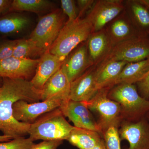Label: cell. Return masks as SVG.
Instances as JSON below:
<instances>
[{
	"mask_svg": "<svg viewBox=\"0 0 149 149\" xmlns=\"http://www.w3.org/2000/svg\"><path fill=\"white\" fill-rule=\"evenodd\" d=\"M41 95L42 91L35 88L29 80L3 78L0 89V131L3 135L14 139L28 135L30 124L15 119L13 105L19 100L40 101Z\"/></svg>",
	"mask_w": 149,
	"mask_h": 149,
	"instance_id": "1",
	"label": "cell"
},
{
	"mask_svg": "<svg viewBox=\"0 0 149 149\" xmlns=\"http://www.w3.org/2000/svg\"><path fill=\"white\" fill-rule=\"evenodd\" d=\"M74 128L58 108L43 115L30 124L28 135L33 141H63L67 140Z\"/></svg>",
	"mask_w": 149,
	"mask_h": 149,
	"instance_id": "2",
	"label": "cell"
},
{
	"mask_svg": "<svg viewBox=\"0 0 149 149\" xmlns=\"http://www.w3.org/2000/svg\"><path fill=\"white\" fill-rule=\"evenodd\" d=\"M93 32L92 24L86 17L66 22L49 52L64 61L73 50L87 41Z\"/></svg>",
	"mask_w": 149,
	"mask_h": 149,
	"instance_id": "3",
	"label": "cell"
},
{
	"mask_svg": "<svg viewBox=\"0 0 149 149\" xmlns=\"http://www.w3.org/2000/svg\"><path fill=\"white\" fill-rule=\"evenodd\" d=\"M108 97L120 105L123 120L137 121L149 111V100L139 95L133 84L115 85L109 90Z\"/></svg>",
	"mask_w": 149,
	"mask_h": 149,
	"instance_id": "4",
	"label": "cell"
},
{
	"mask_svg": "<svg viewBox=\"0 0 149 149\" xmlns=\"http://www.w3.org/2000/svg\"><path fill=\"white\" fill-rule=\"evenodd\" d=\"M111 88L107 87L100 89L90 100L84 102L89 109L98 115L97 123L102 133L112 125L120 126L123 120L120 105L108 97V93Z\"/></svg>",
	"mask_w": 149,
	"mask_h": 149,
	"instance_id": "5",
	"label": "cell"
},
{
	"mask_svg": "<svg viewBox=\"0 0 149 149\" xmlns=\"http://www.w3.org/2000/svg\"><path fill=\"white\" fill-rule=\"evenodd\" d=\"M61 9L41 17L29 39L44 53L49 51L64 25V17Z\"/></svg>",
	"mask_w": 149,
	"mask_h": 149,
	"instance_id": "6",
	"label": "cell"
},
{
	"mask_svg": "<svg viewBox=\"0 0 149 149\" xmlns=\"http://www.w3.org/2000/svg\"><path fill=\"white\" fill-rule=\"evenodd\" d=\"M149 58V37H140L123 41L113 46L103 61H124L129 63Z\"/></svg>",
	"mask_w": 149,
	"mask_h": 149,
	"instance_id": "7",
	"label": "cell"
},
{
	"mask_svg": "<svg viewBox=\"0 0 149 149\" xmlns=\"http://www.w3.org/2000/svg\"><path fill=\"white\" fill-rule=\"evenodd\" d=\"M66 101L58 97L32 103L18 101L13 105V116L19 122L31 124L43 115L60 107Z\"/></svg>",
	"mask_w": 149,
	"mask_h": 149,
	"instance_id": "8",
	"label": "cell"
},
{
	"mask_svg": "<svg viewBox=\"0 0 149 149\" xmlns=\"http://www.w3.org/2000/svg\"><path fill=\"white\" fill-rule=\"evenodd\" d=\"M122 0H98L86 17L92 24L93 32L102 30L125 10Z\"/></svg>",
	"mask_w": 149,
	"mask_h": 149,
	"instance_id": "9",
	"label": "cell"
},
{
	"mask_svg": "<svg viewBox=\"0 0 149 149\" xmlns=\"http://www.w3.org/2000/svg\"><path fill=\"white\" fill-rule=\"evenodd\" d=\"M118 132L120 141L129 143L126 149H149V121L145 118L137 121L123 120Z\"/></svg>",
	"mask_w": 149,
	"mask_h": 149,
	"instance_id": "10",
	"label": "cell"
},
{
	"mask_svg": "<svg viewBox=\"0 0 149 149\" xmlns=\"http://www.w3.org/2000/svg\"><path fill=\"white\" fill-rule=\"evenodd\" d=\"M60 109L65 117H67L72 122L74 127L93 130L102 134L98 123L83 102L69 100L65 102Z\"/></svg>",
	"mask_w": 149,
	"mask_h": 149,
	"instance_id": "11",
	"label": "cell"
},
{
	"mask_svg": "<svg viewBox=\"0 0 149 149\" xmlns=\"http://www.w3.org/2000/svg\"><path fill=\"white\" fill-rule=\"evenodd\" d=\"M40 58H18L12 56L0 61V77L28 80L35 74Z\"/></svg>",
	"mask_w": 149,
	"mask_h": 149,
	"instance_id": "12",
	"label": "cell"
},
{
	"mask_svg": "<svg viewBox=\"0 0 149 149\" xmlns=\"http://www.w3.org/2000/svg\"><path fill=\"white\" fill-rule=\"evenodd\" d=\"M93 66L86 41L79 45L66 57L61 68L71 83Z\"/></svg>",
	"mask_w": 149,
	"mask_h": 149,
	"instance_id": "13",
	"label": "cell"
},
{
	"mask_svg": "<svg viewBox=\"0 0 149 149\" xmlns=\"http://www.w3.org/2000/svg\"><path fill=\"white\" fill-rule=\"evenodd\" d=\"M97 74V66H93L71 82L70 100L84 102L90 100L98 91Z\"/></svg>",
	"mask_w": 149,
	"mask_h": 149,
	"instance_id": "14",
	"label": "cell"
},
{
	"mask_svg": "<svg viewBox=\"0 0 149 149\" xmlns=\"http://www.w3.org/2000/svg\"><path fill=\"white\" fill-rule=\"evenodd\" d=\"M113 46L126 40L145 37L139 33L125 10L105 27Z\"/></svg>",
	"mask_w": 149,
	"mask_h": 149,
	"instance_id": "15",
	"label": "cell"
},
{
	"mask_svg": "<svg viewBox=\"0 0 149 149\" xmlns=\"http://www.w3.org/2000/svg\"><path fill=\"white\" fill-rule=\"evenodd\" d=\"M64 60L46 52L40 57L35 74L30 81L34 87L42 91L47 81L61 68Z\"/></svg>",
	"mask_w": 149,
	"mask_h": 149,
	"instance_id": "16",
	"label": "cell"
},
{
	"mask_svg": "<svg viewBox=\"0 0 149 149\" xmlns=\"http://www.w3.org/2000/svg\"><path fill=\"white\" fill-rule=\"evenodd\" d=\"M87 44L93 66L100 64L109 54L113 47L105 28L92 33L87 40Z\"/></svg>",
	"mask_w": 149,
	"mask_h": 149,
	"instance_id": "17",
	"label": "cell"
},
{
	"mask_svg": "<svg viewBox=\"0 0 149 149\" xmlns=\"http://www.w3.org/2000/svg\"><path fill=\"white\" fill-rule=\"evenodd\" d=\"M70 84L68 78L61 68L47 81L42 90L41 100L58 97L64 100H70Z\"/></svg>",
	"mask_w": 149,
	"mask_h": 149,
	"instance_id": "18",
	"label": "cell"
},
{
	"mask_svg": "<svg viewBox=\"0 0 149 149\" xmlns=\"http://www.w3.org/2000/svg\"><path fill=\"white\" fill-rule=\"evenodd\" d=\"M125 7L128 17L139 33L145 37L149 35V8L141 0L125 2Z\"/></svg>",
	"mask_w": 149,
	"mask_h": 149,
	"instance_id": "19",
	"label": "cell"
},
{
	"mask_svg": "<svg viewBox=\"0 0 149 149\" xmlns=\"http://www.w3.org/2000/svg\"><path fill=\"white\" fill-rule=\"evenodd\" d=\"M128 63L124 61H103L97 66L96 84L97 90L112 88L115 80Z\"/></svg>",
	"mask_w": 149,
	"mask_h": 149,
	"instance_id": "20",
	"label": "cell"
},
{
	"mask_svg": "<svg viewBox=\"0 0 149 149\" xmlns=\"http://www.w3.org/2000/svg\"><path fill=\"white\" fill-rule=\"evenodd\" d=\"M149 72V58L136 62L129 63L123 68L113 86L121 84H134L146 77Z\"/></svg>",
	"mask_w": 149,
	"mask_h": 149,
	"instance_id": "21",
	"label": "cell"
},
{
	"mask_svg": "<svg viewBox=\"0 0 149 149\" xmlns=\"http://www.w3.org/2000/svg\"><path fill=\"white\" fill-rule=\"evenodd\" d=\"M101 135L96 131L74 127L67 141L79 149H91L103 140Z\"/></svg>",
	"mask_w": 149,
	"mask_h": 149,
	"instance_id": "22",
	"label": "cell"
},
{
	"mask_svg": "<svg viewBox=\"0 0 149 149\" xmlns=\"http://www.w3.org/2000/svg\"><path fill=\"white\" fill-rule=\"evenodd\" d=\"M29 19L20 14L13 13L0 17V34L10 35L17 34L28 26Z\"/></svg>",
	"mask_w": 149,
	"mask_h": 149,
	"instance_id": "23",
	"label": "cell"
},
{
	"mask_svg": "<svg viewBox=\"0 0 149 149\" xmlns=\"http://www.w3.org/2000/svg\"><path fill=\"white\" fill-rule=\"evenodd\" d=\"M52 7L47 0H13L10 11H28L40 13L49 10Z\"/></svg>",
	"mask_w": 149,
	"mask_h": 149,
	"instance_id": "24",
	"label": "cell"
},
{
	"mask_svg": "<svg viewBox=\"0 0 149 149\" xmlns=\"http://www.w3.org/2000/svg\"><path fill=\"white\" fill-rule=\"evenodd\" d=\"M45 53L29 39L17 40L14 49L13 56L18 58L33 59L32 58Z\"/></svg>",
	"mask_w": 149,
	"mask_h": 149,
	"instance_id": "25",
	"label": "cell"
},
{
	"mask_svg": "<svg viewBox=\"0 0 149 149\" xmlns=\"http://www.w3.org/2000/svg\"><path fill=\"white\" fill-rule=\"evenodd\" d=\"M119 125H112L104 131L103 139L107 149H121L118 129Z\"/></svg>",
	"mask_w": 149,
	"mask_h": 149,
	"instance_id": "26",
	"label": "cell"
},
{
	"mask_svg": "<svg viewBox=\"0 0 149 149\" xmlns=\"http://www.w3.org/2000/svg\"><path fill=\"white\" fill-rule=\"evenodd\" d=\"M30 138L19 137L6 142H0V149H30L35 144Z\"/></svg>",
	"mask_w": 149,
	"mask_h": 149,
	"instance_id": "27",
	"label": "cell"
},
{
	"mask_svg": "<svg viewBox=\"0 0 149 149\" xmlns=\"http://www.w3.org/2000/svg\"><path fill=\"white\" fill-rule=\"evenodd\" d=\"M61 3L63 12L68 17L67 22H72L78 18V10L76 8L74 1L61 0Z\"/></svg>",
	"mask_w": 149,
	"mask_h": 149,
	"instance_id": "28",
	"label": "cell"
},
{
	"mask_svg": "<svg viewBox=\"0 0 149 149\" xmlns=\"http://www.w3.org/2000/svg\"><path fill=\"white\" fill-rule=\"evenodd\" d=\"M16 40H6L0 44V61L13 56Z\"/></svg>",
	"mask_w": 149,
	"mask_h": 149,
	"instance_id": "29",
	"label": "cell"
},
{
	"mask_svg": "<svg viewBox=\"0 0 149 149\" xmlns=\"http://www.w3.org/2000/svg\"><path fill=\"white\" fill-rule=\"evenodd\" d=\"M62 141H44L34 144L30 149H57L63 143Z\"/></svg>",
	"mask_w": 149,
	"mask_h": 149,
	"instance_id": "30",
	"label": "cell"
},
{
	"mask_svg": "<svg viewBox=\"0 0 149 149\" xmlns=\"http://www.w3.org/2000/svg\"><path fill=\"white\" fill-rule=\"evenodd\" d=\"M137 84L141 95L144 98L149 100V72Z\"/></svg>",
	"mask_w": 149,
	"mask_h": 149,
	"instance_id": "31",
	"label": "cell"
},
{
	"mask_svg": "<svg viewBox=\"0 0 149 149\" xmlns=\"http://www.w3.org/2000/svg\"><path fill=\"white\" fill-rule=\"evenodd\" d=\"M95 1L94 0H78V17L81 18L86 12L90 11L93 7Z\"/></svg>",
	"mask_w": 149,
	"mask_h": 149,
	"instance_id": "32",
	"label": "cell"
},
{
	"mask_svg": "<svg viewBox=\"0 0 149 149\" xmlns=\"http://www.w3.org/2000/svg\"><path fill=\"white\" fill-rule=\"evenodd\" d=\"M12 1L10 0H0V15L10 11Z\"/></svg>",
	"mask_w": 149,
	"mask_h": 149,
	"instance_id": "33",
	"label": "cell"
},
{
	"mask_svg": "<svg viewBox=\"0 0 149 149\" xmlns=\"http://www.w3.org/2000/svg\"><path fill=\"white\" fill-rule=\"evenodd\" d=\"M91 149H107L104 139L97 146Z\"/></svg>",
	"mask_w": 149,
	"mask_h": 149,
	"instance_id": "34",
	"label": "cell"
},
{
	"mask_svg": "<svg viewBox=\"0 0 149 149\" xmlns=\"http://www.w3.org/2000/svg\"><path fill=\"white\" fill-rule=\"evenodd\" d=\"M13 137L5 136V135H0V142H6L10 141L12 139H13Z\"/></svg>",
	"mask_w": 149,
	"mask_h": 149,
	"instance_id": "35",
	"label": "cell"
},
{
	"mask_svg": "<svg viewBox=\"0 0 149 149\" xmlns=\"http://www.w3.org/2000/svg\"><path fill=\"white\" fill-rule=\"evenodd\" d=\"M141 1L149 8V0H141Z\"/></svg>",
	"mask_w": 149,
	"mask_h": 149,
	"instance_id": "36",
	"label": "cell"
},
{
	"mask_svg": "<svg viewBox=\"0 0 149 149\" xmlns=\"http://www.w3.org/2000/svg\"><path fill=\"white\" fill-rule=\"evenodd\" d=\"M3 84V78L0 77V88L1 87Z\"/></svg>",
	"mask_w": 149,
	"mask_h": 149,
	"instance_id": "37",
	"label": "cell"
},
{
	"mask_svg": "<svg viewBox=\"0 0 149 149\" xmlns=\"http://www.w3.org/2000/svg\"><path fill=\"white\" fill-rule=\"evenodd\" d=\"M147 119L149 121V111L148 112L147 115Z\"/></svg>",
	"mask_w": 149,
	"mask_h": 149,
	"instance_id": "38",
	"label": "cell"
},
{
	"mask_svg": "<svg viewBox=\"0 0 149 149\" xmlns=\"http://www.w3.org/2000/svg\"><path fill=\"white\" fill-rule=\"evenodd\" d=\"M1 88H0V89H1Z\"/></svg>",
	"mask_w": 149,
	"mask_h": 149,
	"instance_id": "39",
	"label": "cell"
}]
</instances>
